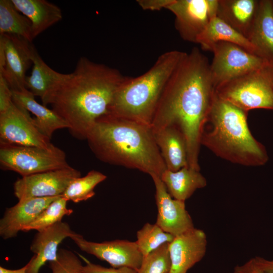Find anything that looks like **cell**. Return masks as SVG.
<instances>
[{"label":"cell","instance_id":"cell-13","mask_svg":"<svg viewBox=\"0 0 273 273\" xmlns=\"http://www.w3.org/2000/svg\"><path fill=\"white\" fill-rule=\"evenodd\" d=\"M71 239L81 251L107 262L112 267H128L138 270L143 259L135 242L115 240L95 242L77 233Z\"/></svg>","mask_w":273,"mask_h":273},{"label":"cell","instance_id":"cell-30","mask_svg":"<svg viewBox=\"0 0 273 273\" xmlns=\"http://www.w3.org/2000/svg\"><path fill=\"white\" fill-rule=\"evenodd\" d=\"M166 243L143 257L137 273H169L171 260Z\"/></svg>","mask_w":273,"mask_h":273},{"label":"cell","instance_id":"cell-8","mask_svg":"<svg viewBox=\"0 0 273 273\" xmlns=\"http://www.w3.org/2000/svg\"><path fill=\"white\" fill-rule=\"evenodd\" d=\"M213 53L210 72L215 89L218 86L270 63L236 44L219 41L210 50Z\"/></svg>","mask_w":273,"mask_h":273},{"label":"cell","instance_id":"cell-20","mask_svg":"<svg viewBox=\"0 0 273 273\" xmlns=\"http://www.w3.org/2000/svg\"><path fill=\"white\" fill-rule=\"evenodd\" d=\"M34 97L27 89L21 92L12 91L13 102L35 116L33 118V123L49 139L51 140L53 133L57 130L68 128L67 123L61 117L52 109L38 103Z\"/></svg>","mask_w":273,"mask_h":273},{"label":"cell","instance_id":"cell-3","mask_svg":"<svg viewBox=\"0 0 273 273\" xmlns=\"http://www.w3.org/2000/svg\"><path fill=\"white\" fill-rule=\"evenodd\" d=\"M100 160L161 177L167 169L151 125L110 114L99 118L86 139Z\"/></svg>","mask_w":273,"mask_h":273},{"label":"cell","instance_id":"cell-22","mask_svg":"<svg viewBox=\"0 0 273 273\" xmlns=\"http://www.w3.org/2000/svg\"><path fill=\"white\" fill-rule=\"evenodd\" d=\"M16 9L28 18L32 24L34 39L62 19L60 8L46 0H11Z\"/></svg>","mask_w":273,"mask_h":273},{"label":"cell","instance_id":"cell-1","mask_svg":"<svg viewBox=\"0 0 273 273\" xmlns=\"http://www.w3.org/2000/svg\"><path fill=\"white\" fill-rule=\"evenodd\" d=\"M210 67L198 48L186 53L163 90L151 124L153 131L177 127L186 140L189 166L197 170L201 131L216 96Z\"/></svg>","mask_w":273,"mask_h":273},{"label":"cell","instance_id":"cell-11","mask_svg":"<svg viewBox=\"0 0 273 273\" xmlns=\"http://www.w3.org/2000/svg\"><path fill=\"white\" fill-rule=\"evenodd\" d=\"M32 43L14 35L0 34V75L12 91L26 89V73L32 63Z\"/></svg>","mask_w":273,"mask_h":273},{"label":"cell","instance_id":"cell-7","mask_svg":"<svg viewBox=\"0 0 273 273\" xmlns=\"http://www.w3.org/2000/svg\"><path fill=\"white\" fill-rule=\"evenodd\" d=\"M0 166L23 176L69 167L65 152L51 149L0 143Z\"/></svg>","mask_w":273,"mask_h":273},{"label":"cell","instance_id":"cell-24","mask_svg":"<svg viewBox=\"0 0 273 273\" xmlns=\"http://www.w3.org/2000/svg\"><path fill=\"white\" fill-rule=\"evenodd\" d=\"M219 41L236 44L258 56L256 49L245 36L216 16L199 36L196 43L203 50L210 51L211 46Z\"/></svg>","mask_w":273,"mask_h":273},{"label":"cell","instance_id":"cell-5","mask_svg":"<svg viewBox=\"0 0 273 273\" xmlns=\"http://www.w3.org/2000/svg\"><path fill=\"white\" fill-rule=\"evenodd\" d=\"M186 54L177 50L166 52L144 74L125 76L108 114L151 125L163 90Z\"/></svg>","mask_w":273,"mask_h":273},{"label":"cell","instance_id":"cell-19","mask_svg":"<svg viewBox=\"0 0 273 273\" xmlns=\"http://www.w3.org/2000/svg\"><path fill=\"white\" fill-rule=\"evenodd\" d=\"M257 55L273 62V1H259L257 13L247 37Z\"/></svg>","mask_w":273,"mask_h":273},{"label":"cell","instance_id":"cell-21","mask_svg":"<svg viewBox=\"0 0 273 273\" xmlns=\"http://www.w3.org/2000/svg\"><path fill=\"white\" fill-rule=\"evenodd\" d=\"M259 3L257 0H218L217 17L247 38Z\"/></svg>","mask_w":273,"mask_h":273},{"label":"cell","instance_id":"cell-32","mask_svg":"<svg viewBox=\"0 0 273 273\" xmlns=\"http://www.w3.org/2000/svg\"><path fill=\"white\" fill-rule=\"evenodd\" d=\"M80 257L85 262V265L83 266V270L84 273H137V270L130 267H106L101 265L93 263L81 255Z\"/></svg>","mask_w":273,"mask_h":273},{"label":"cell","instance_id":"cell-4","mask_svg":"<svg viewBox=\"0 0 273 273\" xmlns=\"http://www.w3.org/2000/svg\"><path fill=\"white\" fill-rule=\"evenodd\" d=\"M248 112L216 95L201 131L200 143L217 156L247 166L263 164L267 156L252 134Z\"/></svg>","mask_w":273,"mask_h":273},{"label":"cell","instance_id":"cell-25","mask_svg":"<svg viewBox=\"0 0 273 273\" xmlns=\"http://www.w3.org/2000/svg\"><path fill=\"white\" fill-rule=\"evenodd\" d=\"M31 59L33 64L30 76L26 78V87L34 96L42 98L66 74L52 69L42 60L34 46H31Z\"/></svg>","mask_w":273,"mask_h":273},{"label":"cell","instance_id":"cell-17","mask_svg":"<svg viewBox=\"0 0 273 273\" xmlns=\"http://www.w3.org/2000/svg\"><path fill=\"white\" fill-rule=\"evenodd\" d=\"M60 196L23 199L13 206L6 208L0 220L1 237L5 240L16 237L20 231H23Z\"/></svg>","mask_w":273,"mask_h":273},{"label":"cell","instance_id":"cell-14","mask_svg":"<svg viewBox=\"0 0 273 273\" xmlns=\"http://www.w3.org/2000/svg\"><path fill=\"white\" fill-rule=\"evenodd\" d=\"M155 187V200L158 209L156 224L164 232L175 236L194 228L192 218L186 210L185 201L173 198L160 177L151 176Z\"/></svg>","mask_w":273,"mask_h":273},{"label":"cell","instance_id":"cell-36","mask_svg":"<svg viewBox=\"0 0 273 273\" xmlns=\"http://www.w3.org/2000/svg\"><path fill=\"white\" fill-rule=\"evenodd\" d=\"M254 264L259 268L268 272H273V259L268 260L256 257L251 259Z\"/></svg>","mask_w":273,"mask_h":273},{"label":"cell","instance_id":"cell-9","mask_svg":"<svg viewBox=\"0 0 273 273\" xmlns=\"http://www.w3.org/2000/svg\"><path fill=\"white\" fill-rule=\"evenodd\" d=\"M0 143L51 149V140L35 126L28 111L13 102L0 113Z\"/></svg>","mask_w":273,"mask_h":273},{"label":"cell","instance_id":"cell-38","mask_svg":"<svg viewBox=\"0 0 273 273\" xmlns=\"http://www.w3.org/2000/svg\"><path fill=\"white\" fill-rule=\"evenodd\" d=\"M271 67H272V72H273V62L271 63Z\"/></svg>","mask_w":273,"mask_h":273},{"label":"cell","instance_id":"cell-27","mask_svg":"<svg viewBox=\"0 0 273 273\" xmlns=\"http://www.w3.org/2000/svg\"><path fill=\"white\" fill-rule=\"evenodd\" d=\"M106 178L107 176L101 172L91 170L85 176L73 179L62 196L67 201L76 203L86 201L95 195L94 189Z\"/></svg>","mask_w":273,"mask_h":273},{"label":"cell","instance_id":"cell-23","mask_svg":"<svg viewBox=\"0 0 273 273\" xmlns=\"http://www.w3.org/2000/svg\"><path fill=\"white\" fill-rule=\"evenodd\" d=\"M160 178L170 196L175 199L183 201L189 199L196 190L207 185L206 179L200 170L189 166L176 171L166 169Z\"/></svg>","mask_w":273,"mask_h":273},{"label":"cell","instance_id":"cell-34","mask_svg":"<svg viewBox=\"0 0 273 273\" xmlns=\"http://www.w3.org/2000/svg\"><path fill=\"white\" fill-rule=\"evenodd\" d=\"M172 0H139L137 2L144 10L160 11L166 9Z\"/></svg>","mask_w":273,"mask_h":273},{"label":"cell","instance_id":"cell-16","mask_svg":"<svg viewBox=\"0 0 273 273\" xmlns=\"http://www.w3.org/2000/svg\"><path fill=\"white\" fill-rule=\"evenodd\" d=\"M76 234L68 223L62 221L37 232L30 247L31 251L35 254L28 262L26 273H39L46 262L55 260L59 244L65 239L71 238Z\"/></svg>","mask_w":273,"mask_h":273},{"label":"cell","instance_id":"cell-6","mask_svg":"<svg viewBox=\"0 0 273 273\" xmlns=\"http://www.w3.org/2000/svg\"><path fill=\"white\" fill-rule=\"evenodd\" d=\"M217 97L248 112L273 110V72L270 63L225 82L215 89Z\"/></svg>","mask_w":273,"mask_h":273},{"label":"cell","instance_id":"cell-35","mask_svg":"<svg viewBox=\"0 0 273 273\" xmlns=\"http://www.w3.org/2000/svg\"><path fill=\"white\" fill-rule=\"evenodd\" d=\"M234 273H273L268 272L257 267L251 259L234 268Z\"/></svg>","mask_w":273,"mask_h":273},{"label":"cell","instance_id":"cell-10","mask_svg":"<svg viewBox=\"0 0 273 273\" xmlns=\"http://www.w3.org/2000/svg\"><path fill=\"white\" fill-rule=\"evenodd\" d=\"M218 0H172L166 8L175 16L180 37L196 43L211 21L217 16Z\"/></svg>","mask_w":273,"mask_h":273},{"label":"cell","instance_id":"cell-18","mask_svg":"<svg viewBox=\"0 0 273 273\" xmlns=\"http://www.w3.org/2000/svg\"><path fill=\"white\" fill-rule=\"evenodd\" d=\"M153 132L167 169L176 171L189 166L186 140L177 127L168 126Z\"/></svg>","mask_w":273,"mask_h":273},{"label":"cell","instance_id":"cell-15","mask_svg":"<svg viewBox=\"0 0 273 273\" xmlns=\"http://www.w3.org/2000/svg\"><path fill=\"white\" fill-rule=\"evenodd\" d=\"M207 243L205 233L195 228L175 236L168 244L169 273H187L205 255Z\"/></svg>","mask_w":273,"mask_h":273},{"label":"cell","instance_id":"cell-29","mask_svg":"<svg viewBox=\"0 0 273 273\" xmlns=\"http://www.w3.org/2000/svg\"><path fill=\"white\" fill-rule=\"evenodd\" d=\"M67 201L62 196L52 202L38 216L23 230L28 232L42 231L50 226L62 221L65 215H71L73 211L67 207Z\"/></svg>","mask_w":273,"mask_h":273},{"label":"cell","instance_id":"cell-31","mask_svg":"<svg viewBox=\"0 0 273 273\" xmlns=\"http://www.w3.org/2000/svg\"><path fill=\"white\" fill-rule=\"evenodd\" d=\"M83 266L76 254L62 248L58 250L57 259L49 262L52 273H84Z\"/></svg>","mask_w":273,"mask_h":273},{"label":"cell","instance_id":"cell-12","mask_svg":"<svg viewBox=\"0 0 273 273\" xmlns=\"http://www.w3.org/2000/svg\"><path fill=\"white\" fill-rule=\"evenodd\" d=\"M80 176V172L71 166L23 176L14 183V194L18 200L62 196L70 183Z\"/></svg>","mask_w":273,"mask_h":273},{"label":"cell","instance_id":"cell-28","mask_svg":"<svg viewBox=\"0 0 273 273\" xmlns=\"http://www.w3.org/2000/svg\"><path fill=\"white\" fill-rule=\"evenodd\" d=\"M175 236L164 232L156 223H145L136 232L137 246L143 255H147L166 243H170Z\"/></svg>","mask_w":273,"mask_h":273},{"label":"cell","instance_id":"cell-37","mask_svg":"<svg viewBox=\"0 0 273 273\" xmlns=\"http://www.w3.org/2000/svg\"><path fill=\"white\" fill-rule=\"evenodd\" d=\"M28 266V263L23 267L17 269H9L1 266L0 273H26Z\"/></svg>","mask_w":273,"mask_h":273},{"label":"cell","instance_id":"cell-33","mask_svg":"<svg viewBox=\"0 0 273 273\" xmlns=\"http://www.w3.org/2000/svg\"><path fill=\"white\" fill-rule=\"evenodd\" d=\"M12 102V91L6 79L0 75V113L5 112Z\"/></svg>","mask_w":273,"mask_h":273},{"label":"cell","instance_id":"cell-26","mask_svg":"<svg viewBox=\"0 0 273 273\" xmlns=\"http://www.w3.org/2000/svg\"><path fill=\"white\" fill-rule=\"evenodd\" d=\"M0 34H10L32 42V24L29 19L21 14L11 0L0 1Z\"/></svg>","mask_w":273,"mask_h":273},{"label":"cell","instance_id":"cell-2","mask_svg":"<svg viewBox=\"0 0 273 273\" xmlns=\"http://www.w3.org/2000/svg\"><path fill=\"white\" fill-rule=\"evenodd\" d=\"M125 76L118 70L79 59L71 73L41 99L67 124L74 138L86 140L96 121L109 113L115 95Z\"/></svg>","mask_w":273,"mask_h":273}]
</instances>
